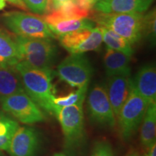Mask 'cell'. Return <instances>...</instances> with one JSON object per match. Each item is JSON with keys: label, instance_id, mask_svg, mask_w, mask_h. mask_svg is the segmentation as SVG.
Returning <instances> with one entry per match:
<instances>
[{"label": "cell", "instance_id": "1", "mask_svg": "<svg viewBox=\"0 0 156 156\" xmlns=\"http://www.w3.org/2000/svg\"><path fill=\"white\" fill-rule=\"evenodd\" d=\"M15 68L20 75L25 93L44 112L55 114L56 106L53 102L55 95L52 83L55 73L51 69L32 67L24 61L17 63Z\"/></svg>", "mask_w": 156, "mask_h": 156}, {"label": "cell", "instance_id": "2", "mask_svg": "<svg viewBox=\"0 0 156 156\" xmlns=\"http://www.w3.org/2000/svg\"><path fill=\"white\" fill-rule=\"evenodd\" d=\"M83 103L55 108V115L63 132L64 149L71 155L80 151L85 142Z\"/></svg>", "mask_w": 156, "mask_h": 156}, {"label": "cell", "instance_id": "3", "mask_svg": "<svg viewBox=\"0 0 156 156\" xmlns=\"http://www.w3.org/2000/svg\"><path fill=\"white\" fill-rule=\"evenodd\" d=\"M143 16L140 12L103 13L98 12L93 16L98 27H105L119 35L132 45L142 36Z\"/></svg>", "mask_w": 156, "mask_h": 156}, {"label": "cell", "instance_id": "4", "mask_svg": "<svg viewBox=\"0 0 156 156\" xmlns=\"http://www.w3.org/2000/svg\"><path fill=\"white\" fill-rule=\"evenodd\" d=\"M16 42L22 61L32 67L51 69L58 50L51 38H31L17 36Z\"/></svg>", "mask_w": 156, "mask_h": 156}, {"label": "cell", "instance_id": "5", "mask_svg": "<svg viewBox=\"0 0 156 156\" xmlns=\"http://www.w3.org/2000/svg\"><path fill=\"white\" fill-rule=\"evenodd\" d=\"M4 25L17 36L31 38L56 37L42 17L23 12H9L2 15Z\"/></svg>", "mask_w": 156, "mask_h": 156}, {"label": "cell", "instance_id": "6", "mask_svg": "<svg viewBox=\"0 0 156 156\" xmlns=\"http://www.w3.org/2000/svg\"><path fill=\"white\" fill-rule=\"evenodd\" d=\"M149 103L134 88L117 115L118 126L122 140L128 141L139 129Z\"/></svg>", "mask_w": 156, "mask_h": 156}, {"label": "cell", "instance_id": "7", "mask_svg": "<svg viewBox=\"0 0 156 156\" xmlns=\"http://www.w3.org/2000/svg\"><path fill=\"white\" fill-rule=\"evenodd\" d=\"M0 104L6 114L23 124H33L46 120L44 111L25 92L0 98Z\"/></svg>", "mask_w": 156, "mask_h": 156}, {"label": "cell", "instance_id": "8", "mask_svg": "<svg viewBox=\"0 0 156 156\" xmlns=\"http://www.w3.org/2000/svg\"><path fill=\"white\" fill-rule=\"evenodd\" d=\"M93 68L83 54H71L58 65L55 75L73 87L88 85Z\"/></svg>", "mask_w": 156, "mask_h": 156}, {"label": "cell", "instance_id": "9", "mask_svg": "<svg viewBox=\"0 0 156 156\" xmlns=\"http://www.w3.org/2000/svg\"><path fill=\"white\" fill-rule=\"evenodd\" d=\"M87 112L89 119L95 125L103 128H114L116 116L103 84H95L87 99Z\"/></svg>", "mask_w": 156, "mask_h": 156}, {"label": "cell", "instance_id": "10", "mask_svg": "<svg viewBox=\"0 0 156 156\" xmlns=\"http://www.w3.org/2000/svg\"><path fill=\"white\" fill-rule=\"evenodd\" d=\"M60 44L70 54H84L96 51L103 42L100 27L81 29L58 36Z\"/></svg>", "mask_w": 156, "mask_h": 156}, {"label": "cell", "instance_id": "11", "mask_svg": "<svg viewBox=\"0 0 156 156\" xmlns=\"http://www.w3.org/2000/svg\"><path fill=\"white\" fill-rule=\"evenodd\" d=\"M42 145L41 134L30 126L17 129L7 152L11 156H38Z\"/></svg>", "mask_w": 156, "mask_h": 156}, {"label": "cell", "instance_id": "12", "mask_svg": "<svg viewBox=\"0 0 156 156\" xmlns=\"http://www.w3.org/2000/svg\"><path fill=\"white\" fill-rule=\"evenodd\" d=\"M105 87L116 117L131 92L132 87L131 74H122L107 77Z\"/></svg>", "mask_w": 156, "mask_h": 156}, {"label": "cell", "instance_id": "13", "mask_svg": "<svg viewBox=\"0 0 156 156\" xmlns=\"http://www.w3.org/2000/svg\"><path fill=\"white\" fill-rule=\"evenodd\" d=\"M134 88L147 102L156 103V69L153 64L144 65L132 79Z\"/></svg>", "mask_w": 156, "mask_h": 156}, {"label": "cell", "instance_id": "14", "mask_svg": "<svg viewBox=\"0 0 156 156\" xmlns=\"http://www.w3.org/2000/svg\"><path fill=\"white\" fill-rule=\"evenodd\" d=\"M153 0H101L95 4L96 11L103 13L143 12Z\"/></svg>", "mask_w": 156, "mask_h": 156}, {"label": "cell", "instance_id": "15", "mask_svg": "<svg viewBox=\"0 0 156 156\" xmlns=\"http://www.w3.org/2000/svg\"><path fill=\"white\" fill-rule=\"evenodd\" d=\"M90 12L80 8L73 0L60 5L57 8L46 13L43 19L48 25L70 20L86 19L90 15Z\"/></svg>", "mask_w": 156, "mask_h": 156}, {"label": "cell", "instance_id": "16", "mask_svg": "<svg viewBox=\"0 0 156 156\" xmlns=\"http://www.w3.org/2000/svg\"><path fill=\"white\" fill-rule=\"evenodd\" d=\"M131 56L121 51L107 48L103 56L105 71L107 77L112 76L131 74Z\"/></svg>", "mask_w": 156, "mask_h": 156}, {"label": "cell", "instance_id": "17", "mask_svg": "<svg viewBox=\"0 0 156 156\" xmlns=\"http://www.w3.org/2000/svg\"><path fill=\"white\" fill-rule=\"evenodd\" d=\"M21 92L24 87L15 66H0V98Z\"/></svg>", "mask_w": 156, "mask_h": 156}, {"label": "cell", "instance_id": "18", "mask_svg": "<svg viewBox=\"0 0 156 156\" xmlns=\"http://www.w3.org/2000/svg\"><path fill=\"white\" fill-rule=\"evenodd\" d=\"M22 61L16 42L0 30V66L15 67Z\"/></svg>", "mask_w": 156, "mask_h": 156}, {"label": "cell", "instance_id": "19", "mask_svg": "<svg viewBox=\"0 0 156 156\" xmlns=\"http://www.w3.org/2000/svg\"><path fill=\"white\" fill-rule=\"evenodd\" d=\"M141 124L140 142L143 147L148 149L155 142L156 103L149 104Z\"/></svg>", "mask_w": 156, "mask_h": 156}, {"label": "cell", "instance_id": "20", "mask_svg": "<svg viewBox=\"0 0 156 156\" xmlns=\"http://www.w3.org/2000/svg\"><path fill=\"white\" fill-rule=\"evenodd\" d=\"M19 127L17 121L0 112V151H8L12 138Z\"/></svg>", "mask_w": 156, "mask_h": 156}, {"label": "cell", "instance_id": "21", "mask_svg": "<svg viewBox=\"0 0 156 156\" xmlns=\"http://www.w3.org/2000/svg\"><path fill=\"white\" fill-rule=\"evenodd\" d=\"M100 28L102 32L103 41L106 44L107 47L122 52L128 56H132L133 55L134 49L132 44L128 41L116 34L111 29L105 27Z\"/></svg>", "mask_w": 156, "mask_h": 156}, {"label": "cell", "instance_id": "22", "mask_svg": "<svg viewBox=\"0 0 156 156\" xmlns=\"http://www.w3.org/2000/svg\"><path fill=\"white\" fill-rule=\"evenodd\" d=\"M94 23L86 19L70 20H64L48 25V28L55 36L62 35L73 32V31L81 30V29H91L94 28Z\"/></svg>", "mask_w": 156, "mask_h": 156}, {"label": "cell", "instance_id": "23", "mask_svg": "<svg viewBox=\"0 0 156 156\" xmlns=\"http://www.w3.org/2000/svg\"><path fill=\"white\" fill-rule=\"evenodd\" d=\"M88 85L78 87L75 91H72L69 94L64 96L56 97L53 98L54 104L56 106L62 108V107L71 106L80 102H84L87 92Z\"/></svg>", "mask_w": 156, "mask_h": 156}, {"label": "cell", "instance_id": "24", "mask_svg": "<svg viewBox=\"0 0 156 156\" xmlns=\"http://www.w3.org/2000/svg\"><path fill=\"white\" fill-rule=\"evenodd\" d=\"M156 15L155 9L150 11L143 16V29L142 35H145L153 45H155L156 37Z\"/></svg>", "mask_w": 156, "mask_h": 156}, {"label": "cell", "instance_id": "25", "mask_svg": "<svg viewBox=\"0 0 156 156\" xmlns=\"http://www.w3.org/2000/svg\"><path fill=\"white\" fill-rule=\"evenodd\" d=\"M91 156H114V153L110 142L100 140L95 142Z\"/></svg>", "mask_w": 156, "mask_h": 156}, {"label": "cell", "instance_id": "26", "mask_svg": "<svg viewBox=\"0 0 156 156\" xmlns=\"http://www.w3.org/2000/svg\"><path fill=\"white\" fill-rule=\"evenodd\" d=\"M27 9L38 15L46 14L48 0H23Z\"/></svg>", "mask_w": 156, "mask_h": 156}, {"label": "cell", "instance_id": "27", "mask_svg": "<svg viewBox=\"0 0 156 156\" xmlns=\"http://www.w3.org/2000/svg\"><path fill=\"white\" fill-rule=\"evenodd\" d=\"M73 1L79 7L90 12L94 8L95 4L93 2L92 0H73Z\"/></svg>", "mask_w": 156, "mask_h": 156}, {"label": "cell", "instance_id": "28", "mask_svg": "<svg viewBox=\"0 0 156 156\" xmlns=\"http://www.w3.org/2000/svg\"><path fill=\"white\" fill-rule=\"evenodd\" d=\"M69 1V0H48L47 4V9H46V13L54 10L57 8V7L62 3L66 2Z\"/></svg>", "mask_w": 156, "mask_h": 156}, {"label": "cell", "instance_id": "29", "mask_svg": "<svg viewBox=\"0 0 156 156\" xmlns=\"http://www.w3.org/2000/svg\"><path fill=\"white\" fill-rule=\"evenodd\" d=\"M9 2L12 5L18 7L19 8L23 9V10H27V7L23 2V0H9Z\"/></svg>", "mask_w": 156, "mask_h": 156}, {"label": "cell", "instance_id": "30", "mask_svg": "<svg viewBox=\"0 0 156 156\" xmlns=\"http://www.w3.org/2000/svg\"><path fill=\"white\" fill-rule=\"evenodd\" d=\"M149 152H148V155L147 156H156V145H155V142L152 145L151 147L149 148Z\"/></svg>", "mask_w": 156, "mask_h": 156}, {"label": "cell", "instance_id": "31", "mask_svg": "<svg viewBox=\"0 0 156 156\" xmlns=\"http://www.w3.org/2000/svg\"><path fill=\"white\" fill-rule=\"evenodd\" d=\"M6 7V1L5 0H0V10L3 9Z\"/></svg>", "mask_w": 156, "mask_h": 156}, {"label": "cell", "instance_id": "32", "mask_svg": "<svg viewBox=\"0 0 156 156\" xmlns=\"http://www.w3.org/2000/svg\"><path fill=\"white\" fill-rule=\"evenodd\" d=\"M54 156H67V155H65L64 153H56L54 154Z\"/></svg>", "mask_w": 156, "mask_h": 156}, {"label": "cell", "instance_id": "33", "mask_svg": "<svg viewBox=\"0 0 156 156\" xmlns=\"http://www.w3.org/2000/svg\"><path fill=\"white\" fill-rule=\"evenodd\" d=\"M126 156H138V155L135 153H129V155H127Z\"/></svg>", "mask_w": 156, "mask_h": 156}, {"label": "cell", "instance_id": "34", "mask_svg": "<svg viewBox=\"0 0 156 156\" xmlns=\"http://www.w3.org/2000/svg\"><path fill=\"white\" fill-rule=\"evenodd\" d=\"M93 1V2L94 3V4H95V3H97L98 2H99V1H101V0H92Z\"/></svg>", "mask_w": 156, "mask_h": 156}, {"label": "cell", "instance_id": "35", "mask_svg": "<svg viewBox=\"0 0 156 156\" xmlns=\"http://www.w3.org/2000/svg\"><path fill=\"white\" fill-rule=\"evenodd\" d=\"M1 151H0V156H5V155H4V154H3L2 153Z\"/></svg>", "mask_w": 156, "mask_h": 156}, {"label": "cell", "instance_id": "36", "mask_svg": "<svg viewBox=\"0 0 156 156\" xmlns=\"http://www.w3.org/2000/svg\"><path fill=\"white\" fill-rule=\"evenodd\" d=\"M5 1H7V2H9V0H5Z\"/></svg>", "mask_w": 156, "mask_h": 156}, {"label": "cell", "instance_id": "37", "mask_svg": "<svg viewBox=\"0 0 156 156\" xmlns=\"http://www.w3.org/2000/svg\"><path fill=\"white\" fill-rule=\"evenodd\" d=\"M143 156H147V155H143Z\"/></svg>", "mask_w": 156, "mask_h": 156}]
</instances>
